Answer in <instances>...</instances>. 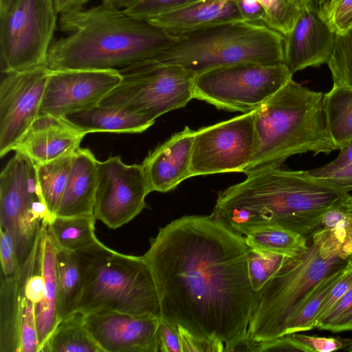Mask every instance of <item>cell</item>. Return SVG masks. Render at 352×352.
Listing matches in <instances>:
<instances>
[{
	"instance_id": "44dd1931",
	"label": "cell",
	"mask_w": 352,
	"mask_h": 352,
	"mask_svg": "<svg viewBox=\"0 0 352 352\" xmlns=\"http://www.w3.org/2000/svg\"><path fill=\"white\" fill-rule=\"evenodd\" d=\"M97 162L89 148L80 147L75 152L69 179L55 215H94Z\"/></svg>"
},
{
	"instance_id": "f1b7e54d",
	"label": "cell",
	"mask_w": 352,
	"mask_h": 352,
	"mask_svg": "<svg viewBox=\"0 0 352 352\" xmlns=\"http://www.w3.org/2000/svg\"><path fill=\"white\" fill-rule=\"evenodd\" d=\"M74 153L36 164L38 185L52 217L56 214L66 187Z\"/></svg>"
},
{
	"instance_id": "7c38bea8",
	"label": "cell",
	"mask_w": 352,
	"mask_h": 352,
	"mask_svg": "<svg viewBox=\"0 0 352 352\" xmlns=\"http://www.w3.org/2000/svg\"><path fill=\"white\" fill-rule=\"evenodd\" d=\"M254 111L195 131L191 177L241 172L254 148Z\"/></svg>"
},
{
	"instance_id": "d6a6232c",
	"label": "cell",
	"mask_w": 352,
	"mask_h": 352,
	"mask_svg": "<svg viewBox=\"0 0 352 352\" xmlns=\"http://www.w3.org/2000/svg\"><path fill=\"white\" fill-rule=\"evenodd\" d=\"M333 84L352 89V27L336 34L334 47L327 63Z\"/></svg>"
},
{
	"instance_id": "4316f807",
	"label": "cell",
	"mask_w": 352,
	"mask_h": 352,
	"mask_svg": "<svg viewBox=\"0 0 352 352\" xmlns=\"http://www.w3.org/2000/svg\"><path fill=\"white\" fill-rule=\"evenodd\" d=\"M94 215H54L47 223L48 233L58 249L80 252L100 242L95 233Z\"/></svg>"
},
{
	"instance_id": "7bdbcfd3",
	"label": "cell",
	"mask_w": 352,
	"mask_h": 352,
	"mask_svg": "<svg viewBox=\"0 0 352 352\" xmlns=\"http://www.w3.org/2000/svg\"><path fill=\"white\" fill-rule=\"evenodd\" d=\"M242 17L247 21L264 24L265 12L258 0H234Z\"/></svg>"
},
{
	"instance_id": "4dcf8cb0",
	"label": "cell",
	"mask_w": 352,
	"mask_h": 352,
	"mask_svg": "<svg viewBox=\"0 0 352 352\" xmlns=\"http://www.w3.org/2000/svg\"><path fill=\"white\" fill-rule=\"evenodd\" d=\"M250 248L270 253L296 256L307 248V238L279 227H264L245 236Z\"/></svg>"
},
{
	"instance_id": "d6986e66",
	"label": "cell",
	"mask_w": 352,
	"mask_h": 352,
	"mask_svg": "<svg viewBox=\"0 0 352 352\" xmlns=\"http://www.w3.org/2000/svg\"><path fill=\"white\" fill-rule=\"evenodd\" d=\"M85 135L63 117L41 114L13 151L26 155L35 164L44 163L74 153Z\"/></svg>"
},
{
	"instance_id": "e0dca14e",
	"label": "cell",
	"mask_w": 352,
	"mask_h": 352,
	"mask_svg": "<svg viewBox=\"0 0 352 352\" xmlns=\"http://www.w3.org/2000/svg\"><path fill=\"white\" fill-rule=\"evenodd\" d=\"M335 38L336 33L321 16L314 0L307 3L292 31L284 36V64L294 74L327 63Z\"/></svg>"
},
{
	"instance_id": "7a4b0ae2",
	"label": "cell",
	"mask_w": 352,
	"mask_h": 352,
	"mask_svg": "<svg viewBox=\"0 0 352 352\" xmlns=\"http://www.w3.org/2000/svg\"><path fill=\"white\" fill-rule=\"evenodd\" d=\"M246 175L218 193L212 213L243 236L272 226L307 238L320 226L325 212L350 195L331 180L306 170L271 167Z\"/></svg>"
},
{
	"instance_id": "60d3db41",
	"label": "cell",
	"mask_w": 352,
	"mask_h": 352,
	"mask_svg": "<svg viewBox=\"0 0 352 352\" xmlns=\"http://www.w3.org/2000/svg\"><path fill=\"white\" fill-rule=\"evenodd\" d=\"M336 34H342L352 27V0H340L327 20Z\"/></svg>"
},
{
	"instance_id": "d4e9b609",
	"label": "cell",
	"mask_w": 352,
	"mask_h": 352,
	"mask_svg": "<svg viewBox=\"0 0 352 352\" xmlns=\"http://www.w3.org/2000/svg\"><path fill=\"white\" fill-rule=\"evenodd\" d=\"M322 103L327 133L341 150L352 141V89L333 84L324 94Z\"/></svg>"
},
{
	"instance_id": "e575fe53",
	"label": "cell",
	"mask_w": 352,
	"mask_h": 352,
	"mask_svg": "<svg viewBox=\"0 0 352 352\" xmlns=\"http://www.w3.org/2000/svg\"><path fill=\"white\" fill-rule=\"evenodd\" d=\"M316 327L333 333L352 331V287L317 320Z\"/></svg>"
},
{
	"instance_id": "8d00e7d4",
	"label": "cell",
	"mask_w": 352,
	"mask_h": 352,
	"mask_svg": "<svg viewBox=\"0 0 352 352\" xmlns=\"http://www.w3.org/2000/svg\"><path fill=\"white\" fill-rule=\"evenodd\" d=\"M201 0H138L124 11L140 20H147L163 12Z\"/></svg>"
},
{
	"instance_id": "f35d334b",
	"label": "cell",
	"mask_w": 352,
	"mask_h": 352,
	"mask_svg": "<svg viewBox=\"0 0 352 352\" xmlns=\"http://www.w3.org/2000/svg\"><path fill=\"white\" fill-rule=\"evenodd\" d=\"M0 260L1 275L10 277L19 270L13 239L10 232L0 228Z\"/></svg>"
},
{
	"instance_id": "7dc6e473",
	"label": "cell",
	"mask_w": 352,
	"mask_h": 352,
	"mask_svg": "<svg viewBox=\"0 0 352 352\" xmlns=\"http://www.w3.org/2000/svg\"><path fill=\"white\" fill-rule=\"evenodd\" d=\"M54 9L59 15L82 9L89 0H52Z\"/></svg>"
},
{
	"instance_id": "7402d4cb",
	"label": "cell",
	"mask_w": 352,
	"mask_h": 352,
	"mask_svg": "<svg viewBox=\"0 0 352 352\" xmlns=\"http://www.w3.org/2000/svg\"><path fill=\"white\" fill-rule=\"evenodd\" d=\"M82 132L142 133L154 122L127 110L102 104L63 117Z\"/></svg>"
},
{
	"instance_id": "484cf974",
	"label": "cell",
	"mask_w": 352,
	"mask_h": 352,
	"mask_svg": "<svg viewBox=\"0 0 352 352\" xmlns=\"http://www.w3.org/2000/svg\"><path fill=\"white\" fill-rule=\"evenodd\" d=\"M56 265L60 320L76 311L82 290L84 270L78 252L58 249Z\"/></svg>"
},
{
	"instance_id": "ba28073f",
	"label": "cell",
	"mask_w": 352,
	"mask_h": 352,
	"mask_svg": "<svg viewBox=\"0 0 352 352\" xmlns=\"http://www.w3.org/2000/svg\"><path fill=\"white\" fill-rule=\"evenodd\" d=\"M120 82L100 104L123 109L155 122L194 98L196 75L176 65L146 59L119 70Z\"/></svg>"
},
{
	"instance_id": "836d02e7",
	"label": "cell",
	"mask_w": 352,
	"mask_h": 352,
	"mask_svg": "<svg viewBox=\"0 0 352 352\" xmlns=\"http://www.w3.org/2000/svg\"><path fill=\"white\" fill-rule=\"evenodd\" d=\"M286 256L250 248L247 254L248 273L255 292L260 290L278 270Z\"/></svg>"
},
{
	"instance_id": "3957f363",
	"label": "cell",
	"mask_w": 352,
	"mask_h": 352,
	"mask_svg": "<svg viewBox=\"0 0 352 352\" xmlns=\"http://www.w3.org/2000/svg\"><path fill=\"white\" fill-rule=\"evenodd\" d=\"M58 25L66 35L51 44L45 62L50 71H119L152 58L175 38L146 21L102 3L61 14Z\"/></svg>"
},
{
	"instance_id": "83f0119b",
	"label": "cell",
	"mask_w": 352,
	"mask_h": 352,
	"mask_svg": "<svg viewBox=\"0 0 352 352\" xmlns=\"http://www.w3.org/2000/svg\"><path fill=\"white\" fill-rule=\"evenodd\" d=\"M40 352H102L84 325V314L75 311L59 321Z\"/></svg>"
},
{
	"instance_id": "74e56055",
	"label": "cell",
	"mask_w": 352,
	"mask_h": 352,
	"mask_svg": "<svg viewBox=\"0 0 352 352\" xmlns=\"http://www.w3.org/2000/svg\"><path fill=\"white\" fill-rule=\"evenodd\" d=\"M157 335L159 352H183L179 325L160 316Z\"/></svg>"
},
{
	"instance_id": "5bb4252c",
	"label": "cell",
	"mask_w": 352,
	"mask_h": 352,
	"mask_svg": "<svg viewBox=\"0 0 352 352\" xmlns=\"http://www.w3.org/2000/svg\"><path fill=\"white\" fill-rule=\"evenodd\" d=\"M50 70L45 65L4 74L0 85V156L14 147L39 116Z\"/></svg>"
},
{
	"instance_id": "5b68a950",
	"label": "cell",
	"mask_w": 352,
	"mask_h": 352,
	"mask_svg": "<svg viewBox=\"0 0 352 352\" xmlns=\"http://www.w3.org/2000/svg\"><path fill=\"white\" fill-rule=\"evenodd\" d=\"M323 95L292 79L255 110L254 153L243 173L280 167L294 155L337 150L326 129Z\"/></svg>"
},
{
	"instance_id": "8fae6325",
	"label": "cell",
	"mask_w": 352,
	"mask_h": 352,
	"mask_svg": "<svg viewBox=\"0 0 352 352\" xmlns=\"http://www.w3.org/2000/svg\"><path fill=\"white\" fill-rule=\"evenodd\" d=\"M58 15L52 0H19L8 13L0 15L2 73L45 65Z\"/></svg>"
},
{
	"instance_id": "52a82bcc",
	"label": "cell",
	"mask_w": 352,
	"mask_h": 352,
	"mask_svg": "<svg viewBox=\"0 0 352 352\" xmlns=\"http://www.w3.org/2000/svg\"><path fill=\"white\" fill-rule=\"evenodd\" d=\"M78 252L84 280L76 311L161 316L154 279L142 256L118 252L100 241Z\"/></svg>"
},
{
	"instance_id": "cb8c5ba5",
	"label": "cell",
	"mask_w": 352,
	"mask_h": 352,
	"mask_svg": "<svg viewBox=\"0 0 352 352\" xmlns=\"http://www.w3.org/2000/svg\"><path fill=\"white\" fill-rule=\"evenodd\" d=\"M35 311V305L23 294L16 274L1 276L0 352H19L20 329L23 315Z\"/></svg>"
},
{
	"instance_id": "1f68e13d",
	"label": "cell",
	"mask_w": 352,
	"mask_h": 352,
	"mask_svg": "<svg viewBox=\"0 0 352 352\" xmlns=\"http://www.w3.org/2000/svg\"><path fill=\"white\" fill-rule=\"evenodd\" d=\"M265 12L264 24L283 36L293 29L302 7L312 0H258Z\"/></svg>"
},
{
	"instance_id": "2e32d148",
	"label": "cell",
	"mask_w": 352,
	"mask_h": 352,
	"mask_svg": "<svg viewBox=\"0 0 352 352\" xmlns=\"http://www.w3.org/2000/svg\"><path fill=\"white\" fill-rule=\"evenodd\" d=\"M160 318L98 311L84 314V325L102 352H159Z\"/></svg>"
},
{
	"instance_id": "c3c4849f",
	"label": "cell",
	"mask_w": 352,
	"mask_h": 352,
	"mask_svg": "<svg viewBox=\"0 0 352 352\" xmlns=\"http://www.w3.org/2000/svg\"><path fill=\"white\" fill-rule=\"evenodd\" d=\"M339 1L340 0H314V2L321 16L327 21L333 8Z\"/></svg>"
},
{
	"instance_id": "ab89813d",
	"label": "cell",
	"mask_w": 352,
	"mask_h": 352,
	"mask_svg": "<svg viewBox=\"0 0 352 352\" xmlns=\"http://www.w3.org/2000/svg\"><path fill=\"white\" fill-rule=\"evenodd\" d=\"M352 287V259H349L340 278L334 283L324 301L317 320L329 309ZM316 320V321H317Z\"/></svg>"
},
{
	"instance_id": "bcb514c9",
	"label": "cell",
	"mask_w": 352,
	"mask_h": 352,
	"mask_svg": "<svg viewBox=\"0 0 352 352\" xmlns=\"http://www.w3.org/2000/svg\"><path fill=\"white\" fill-rule=\"evenodd\" d=\"M316 177L325 178L344 187L350 194L352 192V165L342 168L320 173Z\"/></svg>"
},
{
	"instance_id": "ffe728a7",
	"label": "cell",
	"mask_w": 352,
	"mask_h": 352,
	"mask_svg": "<svg viewBox=\"0 0 352 352\" xmlns=\"http://www.w3.org/2000/svg\"><path fill=\"white\" fill-rule=\"evenodd\" d=\"M146 21L168 34L176 36L245 20L234 0H201L163 12Z\"/></svg>"
},
{
	"instance_id": "4fadbf2b",
	"label": "cell",
	"mask_w": 352,
	"mask_h": 352,
	"mask_svg": "<svg viewBox=\"0 0 352 352\" xmlns=\"http://www.w3.org/2000/svg\"><path fill=\"white\" fill-rule=\"evenodd\" d=\"M150 192L142 164H126L120 156L98 161L94 215L109 228L133 220L145 207Z\"/></svg>"
},
{
	"instance_id": "30bf717a",
	"label": "cell",
	"mask_w": 352,
	"mask_h": 352,
	"mask_svg": "<svg viewBox=\"0 0 352 352\" xmlns=\"http://www.w3.org/2000/svg\"><path fill=\"white\" fill-rule=\"evenodd\" d=\"M284 63H242L197 75L193 97L218 109L243 113L258 109L292 79Z\"/></svg>"
},
{
	"instance_id": "ee69618b",
	"label": "cell",
	"mask_w": 352,
	"mask_h": 352,
	"mask_svg": "<svg viewBox=\"0 0 352 352\" xmlns=\"http://www.w3.org/2000/svg\"><path fill=\"white\" fill-rule=\"evenodd\" d=\"M341 202L325 212L321 220L320 226L327 230H334L345 225L346 215Z\"/></svg>"
},
{
	"instance_id": "681fc988",
	"label": "cell",
	"mask_w": 352,
	"mask_h": 352,
	"mask_svg": "<svg viewBox=\"0 0 352 352\" xmlns=\"http://www.w3.org/2000/svg\"><path fill=\"white\" fill-rule=\"evenodd\" d=\"M138 0H102V4L117 10H124L133 4Z\"/></svg>"
},
{
	"instance_id": "f6af8a7d",
	"label": "cell",
	"mask_w": 352,
	"mask_h": 352,
	"mask_svg": "<svg viewBox=\"0 0 352 352\" xmlns=\"http://www.w3.org/2000/svg\"><path fill=\"white\" fill-rule=\"evenodd\" d=\"M346 215L345 236L342 243L344 254L352 259V195L350 194L341 202Z\"/></svg>"
},
{
	"instance_id": "f907efd6",
	"label": "cell",
	"mask_w": 352,
	"mask_h": 352,
	"mask_svg": "<svg viewBox=\"0 0 352 352\" xmlns=\"http://www.w3.org/2000/svg\"><path fill=\"white\" fill-rule=\"evenodd\" d=\"M19 0H0V15L8 13Z\"/></svg>"
},
{
	"instance_id": "b9f144b4",
	"label": "cell",
	"mask_w": 352,
	"mask_h": 352,
	"mask_svg": "<svg viewBox=\"0 0 352 352\" xmlns=\"http://www.w3.org/2000/svg\"><path fill=\"white\" fill-rule=\"evenodd\" d=\"M183 352L223 351L224 344L193 336L179 327Z\"/></svg>"
},
{
	"instance_id": "816d5d0a",
	"label": "cell",
	"mask_w": 352,
	"mask_h": 352,
	"mask_svg": "<svg viewBox=\"0 0 352 352\" xmlns=\"http://www.w3.org/2000/svg\"><path fill=\"white\" fill-rule=\"evenodd\" d=\"M344 350L348 352H352V340L350 345L348 347H346Z\"/></svg>"
},
{
	"instance_id": "9a60e30c",
	"label": "cell",
	"mask_w": 352,
	"mask_h": 352,
	"mask_svg": "<svg viewBox=\"0 0 352 352\" xmlns=\"http://www.w3.org/2000/svg\"><path fill=\"white\" fill-rule=\"evenodd\" d=\"M120 81L119 71L113 69L50 71L39 115L63 117L90 109L99 104Z\"/></svg>"
},
{
	"instance_id": "9c48e42d",
	"label": "cell",
	"mask_w": 352,
	"mask_h": 352,
	"mask_svg": "<svg viewBox=\"0 0 352 352\" xmlns=\"http://www.w3.org/2000/svg\"><path fill=\"white\" fill-rule=\"evenodd\" d=\"M51 218L35 162L15 151L0 175V228L13 239L19 267L30 254L43 224Z\"/></svg>"
},
{
	"instance_id": "8992f818",
	"label": "cell",
	"mask_w": 352,
	"mask_h": 352,
	"mask_svg": "<svg viewBox=\"0 0 352 352\" xmlns=\"http://www.w3.org/2000/svg\"><path fill=\"white\" fill-rule=\"evenodd\" d=\"M148 59L182 66L196 76L236 64H282L284 36L261 23H226L176 36Z\"/></svg>"
},
{
	"instance_id": "6da1fadb",
	"label": "cell",
	"mask_w": 352,
	"mask_h": 352,
	"mask_svg": "<svg viewBox=\"0 0 352 352\" xmlns=\"http://www.w3.org/2000/svg\"><path fill=\"white\" fill-rule=\"evenodd\" d=\"M249 250L243 235L212 214L184 216L160 228L142 256L154 279L161 316L231 351L247 336L254 307Z\"/></svg>"
},
{
	"instance_id": "d590c367",
	"label": "cell",
	"mask_w": 352,
	"mask_h": 352,
	"mask_svg": "<svg viewBox=\"0 0 352 352\" xmlns=\"http://www.w3.org/2000/svg\"><path fill=\"white\" fill-rule=\"evenodd\" d=\"M299 351L306 352H331L348 347L352 339L340 337L327 338L293 333L289 334Z\"/></svg>"
},
{
	"instance_id": "277c9868",
	"label": "cell",
	"mask_w": 352,
	"mask_h": 352,
	"mask_svg": "<svg viewBox=\"0 0 352 352\" xmlns=\"http://www.w3.org/2000/svg\"><path fill=\"white\" fill-rule=\"evenodd\" d=\"M345 226L331 230L319 226L307 237V248L286 256L278 270L256 292L247 336L254 344L284 336L286 322L309 293L349 260L342 251Z\"/></svg>"
},
{
	"instance_id": "ac0fdd59",
	"label": "cell",
	"mask_w": 352,
	"mask_h": 352,
	"mask_svg": "<svg viewBox=\"0 0 352 352\" xmlns=\"http://www.w3.org/2000/svg\"><path fill=\"white\" fill-rule=\"evenodd\" d=\"M195 131L185 126L151 151L143 166L151 192H166L192 177V148Z\"/></svg>"
},
{
	"instance_id": "603a6c76",
	"label": "cell",
	"mask_w": 352,
	"mask_h": 352,
	"mask_svg": "<svg viewBox=\"0 0 352 352\" xmlns=\"http://www.w3.org/2000/svg\"><path fill=\"white\" fill-rule=\"evenodd\" d=\"M57 250V247L48 233L47 223L43 237L41 259L42 274L44 279L43 298L35 307L39 352L60 321L56 265Z\"/></svg>"
},
{
	"instance_id": "f546056e",
	"label": "cell",
	"mask_w": 352,
	"mask_h": 352,
	"mask_svg": "<svg viewBox=\"0 0 352 352\" xmlns=\"http://www.w3.org/2000/svg\"><path fill=\"white\" fill-rule=\"evenodd\" d=\"M345 267L331 273L314 287L286 322L284 336L316 328L324 301L334 283L342 275Z\"/></svg>"
}]
</instances>
